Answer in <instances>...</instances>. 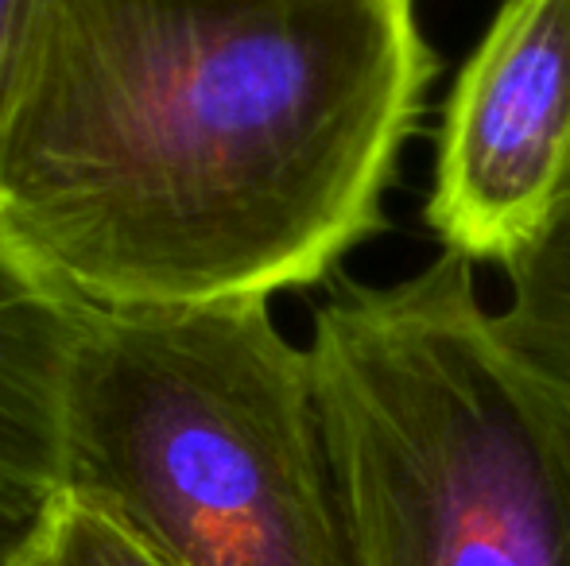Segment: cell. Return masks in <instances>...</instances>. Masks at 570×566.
<instances>
[{"instance_id": "8", "label": "cell", "mask_w": 570, "mask_h": 566, "mask_svg": "<svg viewBox=\"0 0 570 566\" xmlns=\"http://www.w3.org/2000/svg\"><path fill=\"white\" fill-rule=\"evenodd\" d=\"M31 0H0V93H4V78L12 67L16 43H20L23 20H28Z\"/></svg>"}, {"instance_id": "4", "label": "cell", "mask_w": 570, "mask_h": 566, "mask_svg": "<svg viewBox=\"0 0 570 566\" xmlns=\"http://www.w3.org/2000/svg\"><path fill=\"white\" fill-rule=\"evenodd\" d=\"M570 202V0H504L458 70L428 226L470 265L520 260Z\"/></svg>"}, {"instance_id": "2", "label": "cell", "mask_w": 570, "mask_h": 566, "mask_svg": "<svg viewBox=\"0 0 570 566\" xmlns=\"http://www.w3.org/2000/svg\"><path fill=\"white\" fill-rule=\"evenodd\" d=\"M307 349L350 566H570V373L504 330L470 260L342 280Z\"/></svg>"}, {"instance_id": "3", "label": "cell", "mask_w": 570, "mask_h": 566, "mask_svg": "<svg viewBox=\"0 0 570 566\" xmlns=\"http://www.w3.org/2000/svg\"><path fill=\"white\" fill-rule=\"evenodd\" d=\"M67 493L167 566H350L311 349L268 299L94 307L67 385Z\"/></svg>"}, {"instance_id": "5", "label": "cell", "mask_w": 570, "mask_h": 566, "mask_svg": "<svg viewBox=\"0 0 570 566\" xmlns=\"http://www.w3.org/2000/svg\"><path fill=\"white\" fill-rule=\"evenodd\" d=\"M94 302L0 226V552L16 555L67 493V385Z\"/></svg>"}, {"instance_id": "1", "label": "cell", "mask_w": 570, "mask_h": 566, "mask_svg": "<svg viewBox=\"0 0 570 566\" xmlns=\"http://www.w3.org/2000/svg\"><path fill=\"white\" fill-rule=\"evenodd\" d=\"M435 75L415 0H31L0 226L109 310L311 287L384 229Z\"/></svg>"}, {"instance_id": "9", "label": "cell", "mask_w": 570, "mask_h": 566, "mask_svg": "<svg viewBox=\"0 0 570 566\" xmlns=\"http://www.w3.org/2000/svg\"><path fill=\"white\" fill-rule=\"evenodd\" d=\"M0 566H16V563H12V555H4V552H0Z\"/></svg>"}, {"instance_id": "6", "label": "cell", "mask_w": 570, "mask_h": 566, "mask_svg": "<svg viewBox=\"0 0 570 566\" xmlns=\"http://www.w3.org/2000/svg\"><path fill=\"white\" fill-rule=\"evenodd\" d=\"M504 276L509 302L497 310L501 326L535 357L570 373V202Z\"/></svg>"}, {"instance_id": "7", "label": "cell", "mask_w": 570, "mask_h": 566, "mask_svg": "<svg viewBox=\"0 0 570 566\" xmlns=\"http://www.w3.org/2000/svg\"><path fill=\"white\" fill-rule=\"evenodd\" d=\"M16 566H167L117 516L62 493L31 539L12 555Z\"/></svg>"}]
</instances>
